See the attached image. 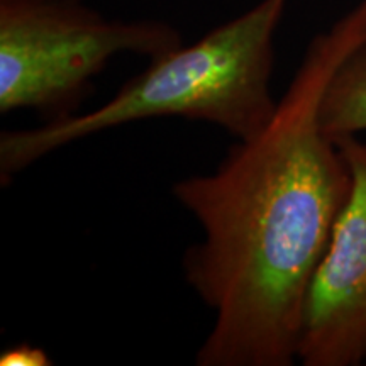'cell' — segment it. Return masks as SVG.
Here are the masks:
<instances>
[{"mask_svg":"<svg viewBox=\"0 0 366 366\" xmlns=\"http://www.w3.org/2000/svg\"><path fill=\"white\" fill-rule=\"evenodd\" d=\"M366 41V0L305 49L273 117L214 172L178 180L173 197L202 227L183 274L214 312L197 366H290L305 297L351 189L319 104L342 59Z\"/></svg>","mask_w":366,"mask_h":366,"instance_id":"obj_1","label":"cell"},{"mask_svg":"<svg viewBox=\"0 0 366 366\" xmlns=\"http://www.w3.org/2000/svg\"><path fill=\"white\" fill-rule=\"evenodd\" d=\"M351 172V189L305 297L299 356L305 366L366 361V143L336 141Z\"/></svg>","mask_w":366,"mask_h":366,"instance_id":"obj_4","label":"cell"},{"mask_svg":"<svg viewBox=\"0 0 366 366\" xmlns=\"http://www.w3.org/2000/svg\"><path fill=\"white\" fill-rule=\"evenodd\" d=\"M0 365L2 366H49L48 353L38 346H31L27 342L7 347L0 355Z\"/></svg>","mask_w":366,"mask_h":366,"instance_id":"obj_6","label":"cell"},{"mask_svg":"<svg viewBox=\"0 0 366 366\" xmlns=\"http://www.w3.org/2000/svg\"><path fill=\"white\" fill-rule=\"evenodd\" d=\"M292 0H259L192 44L149 59L111 100L85 114L0 134V182L7 185L53 151L137 121H204L236 141L258 134L277 109L272 95L274 33Z\"/></svg>","mask_w":366,"mask_h":366,"instance_id":"obj_2","label":"cell"},{"mask_svg":"<svg viewBox=\"0 0 366 366\" xmlns=\"http://www.w3.org/2000/svg\"><path fill=\"white\" fill-rule=\"evenodd\" d=\"M319 122L334 141L366 132V41L342 59L327 81Z\"/></svg>","mask_w":366,"mask_h":366,"instance_id":"obj_5","label":"cell"},{"mask_svg":"<svg viewBox=\"0 0 366 366\" xmlns=\"http://www.w3.org/2000/svg\"><path fill=\"white\" fill-rule=\"evenodd\" d=\"M180 44L167 22L109 19L81 0H0V114L71 117L116 54L153 59Z\"/></svg>","mask_w":366,"mask_h":366,"instance_id":"obj_3","label":"cell"}]
</instances>
